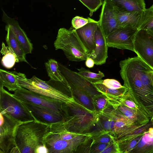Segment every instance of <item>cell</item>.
<instances>
[{
  "mask_svg": "<svg viewBox=\"0 0 153 153\" xmlns=\"http://www.w3.org/2000/svg\"></svg>",
  "mask_w": 153,
  "mask_h": 153,
  "instance_id": "d590c367",
  "label": "cell"
},
{
  "mask_svg": "<svg viewBox=\"0 0 153 153\" xmlns=\"http://www.w3.org/2000/svg\"><path fill=\"white\" fill-rule=\"evenodd\" d=\"M133 42L134 52L153 68V32L150 29L138 30Z\"/></svg>",
  "mask_w": 153,
  "mask_h": 153,
  "instance_id": "ba28073f",
  "label": "cell"
},
{
  "mask_svg": "<svg viewBox=\"0 0 153 153\" xmlns=\"http://www.w3.org/2000/svg\"><path fill=\"white\" fill-rule=\"evenodd\" d=\"M98 22L99 21H96L90 17L85 18L82 17L76 16L74 17L72 20V28L71 29L76 30L84 26L89 23Z\"/></svg>",
  "mask_w": 153,
  "mask_h": 153,
  "instance_id": "484cf974",
  "label": "cell"
},
{
  "mask_svg": "<svg viewBox=\"0 0 153 153\" xmlns=\"http://www.w3.org/2000/svg\"><path fill=\"white\" fill-rule=\"evenodd\" d=\"M16 74L19 85L21 87L67 104L73 102V99L65 91L70 90L69 87L61 82L51 80L45 81L34 75L27 79L25 74L17 72Z\"/></svg>",
  "mask_w": 153,
  "mask_h": 153,
  "instance_id": "3957f363",
  "label": "cell"
},
{
  "mask_svg": "<svg viewBox=\"0 0 153 153\" xmlns=\"http://www.w3.org/2000/svg\"><path fill=\"white\" fill-rule=\"evenodd\" d=\"M79 74L91 83L97 82L104 76V74L100 71L98 73L92 72L89 70L82 67L77 69Z\"/></svg>",
  "mask_w": 153,
  "mask_h": 153,
  "instance_id": "cb8c5ba5",
  "label": "cell"
},
{
  "mask_svg": "<svg viewBox=\"0 0 153 153\" xmlns=\"http://www.w3.org/2000/svg\"><path fill=\"white\" fill-rule=\"evenodd\" d=\"M0 153H10L15 147L16 129L22 123L4 111H0Z\"/></svg>",
  "mask_w": 153,
  "mask_h": 153,
  "instance_id": "52a82bcc",
  "label": "cell"
},
{
  "mask_svg": "<svg viewBox=\"0 0 153 153\" xmlns=\"http://www.w3.org/2000/svg\"><path fill=\"white\" fill-rule=\"evenodd\" d=\"M99 24V22L98 23H89L84 26L75 30L89 56L96 48L94 33Z\"/></svg>",
  "mask_w": 153,
  "mask_h": 153,
  "instance_id": "5bb4252c",
  "label": "cell"
},
{
  "mask_svg": "<svg viewBox=\"0 0 153 153\" xmlns=\"http://www.w3.org/2000/svg\"><path fill=\"white\" fill-rule=\"evenodd\" d=\"M5 30L7 32L5 40L8 46L16 54L19 62H25L29 64L25 59V54L21 44L10 28L7 25Z\"/></svg>",
  "mask_w": 153,
  "mask_h": 153,
  "instance_id": "e0dca14e",
  "label": "cell"
},
{
  "mask_svg": "<svg viewBox=\"0 0 153 153\" xmlns=\"http://www.w3.org/2000/svg\"><path fill=\"white\" fill-rule=\"evenodd\" d=\"M138 30L131 27L117 28L106 38L108 47L134 52L133 39Z\"/></svg>",
  "mask_w": 153,
  "mask_h": 153,
  "instance_id": "9c48e42d",
  "label": "cell"
},
{
  "mask_svg": "<svg viewBox=\"0 0 153 153\" xmlns=\"http://www.w3.org/2000/svg\"><path fill=\"white\" fill-rule=\"evenodd\" d=\"M115 122L112 120H108L104 123L103 126L106 130H111L114 127Z\"/></svg>",
  "mask_w": 153,
  "mask_h": 153,
  "instance_id": "f1b7e54d",
  "label": "cell"
},
{
  "mask_svg": "<svg viewBox=\"0 0 153 153\" xmlns=\"http://www.w3.org/2000/svg\"><path fill=\"white\" fill-rule=\"evenodd\" d=\"M2 21L13 31L21 44L25 54L31 53L33 49V44L24 30L20 27L17 21L9 17L2 9Z\"/></svg>",
  "mask_w": 153,
  "mask_h": 153,
  "instance_id": "4fadbf2b",
  "label": "cell"
},
{
  "mask_svg": "<svg viewBox=\"0 0 153 153\" xmlns=\"http://www.w3.org/2000/svg\"><path fill=\"white\" fill-rule=\"evenodd\" d=\"M54 45L55 50H62L70 61L86 60L89 57L86 48L75 29L60 28Z\"/></svg>",
  "mask_w": 153,
  "mask_h": 153,
  "instance_id": "277c9868",
  "label": "cell"
},
{
  "mask_svg": "<svg viewBox=\"0 0 153 153\" xmlns=\"http://www.w3.org/2000/svg\"><path fill=\"white\" fill-rule=\"evenodd\" d=\"M16 71H10L0 69V88L5 87L10 91H14L20 86Z\"/></svg>",
  "mask_w": 153,
  "mask_h": 153,
  "instance_id": "ffe728a7",
  "label": "cell"
},
{
  "mask_svg": "<svg viewBox=\"0 0 153 153\" xmlns=\"http://www.w3.org/2000/svg\"><path fill=\"white\" fill-rule=\"evenodd\" d=\"M120 75L123 86L136 103L153 116V87L151 72L153 68L138 56L128 57L120 61Z\"/></svg>",
  "mask_w": 153,
  "mask_h": 153,
  "instance_id": "6da1fadb",
  "label": "cell"
},
{
  "mask_svg": "<svg viewBox=\"0 0 153 153\" xmlns=\"http://www.w3.org/2000/svg\"><path fill=\"white\" fill-rule=\"evenodd\" d=\"M85 61V64L86 67L90 68L94 67V62L91 58L89 57Z\"/></svg>",
  "mask_w": 153,
  "mask_h": 153,
  "instance_id": "1f68e13d",
  "label": "cell"
},
{
  "mask_svg": "<svg viewBox=\"0 0 153 153\" xmlns=\"http://www.w3.org/2000/svg\"><path fill=\"white\" fill-rule=\"evenodd\" d=\"M94 39L96 48L89 57L93 59L95 64L101 65L106 62L108 57V47L106 38L99 25L95 31Z\"/></svg>",
  "mask_w": 153,
  "mask_h": 153,
  "instance_id": "7c38bea8",
  "label": "cell"
},
{
  "mask_svg": "<svg viewBox=\"0 0 153 153\" xmlns=\"http://www.w3.org/2000/svg\"><path fill=\"white\" fill-rule=\"evenodd\" d=\"M20 101L30 112L35 120L40 123L50 125L63 120L66 117L62 113L49 108Z\"/></svg>",
  "mask_w": 153,
  "mask_h": 153,
  "instance_id": "30bf717a",
  "label": "cell"
},
{
  "mask_svg": "<svg viewBox=\"0 0 153 153\" xmlns=\"http://www.w3.org/2000/svg\"><path fill=\"white\" fill-rule=\"evenodd\" d=\"M153 32V27L152 29H150Z\"/></svg>",
  "mask_w": 153,
  "mask_h": 153,
  "instance_id": "e575fe53",
  "label": "cell"
},
{
  "mask_svg": "<svg viewBox=\"0 0 153 153\" xmlns=\"http://www.w3.org/2000/svg\"><path fill=\"white\" fill-rule=\"evenodd\" d=\"M111 137L109 136H102L100 137L97 141L100 143L110 144L111 143Z\"/></svg>",
  "mask_w": 153,
  "mask_h": 153,
  "instance_id": "f546056e",
  "label": "cell"
},
{
  "mask_svg": "<svg viewBox=\"0 0 153 153\" xmlns=\"http://www.w3.org/2000/svg\"><path fill=\"white\" fill-rule=\"evenodd\" d=\"M117 10L124 12H141L146 9L144 0H105Z\"/></svg>",
  "mask_w": 153,
  "mask_h": 153,
  "instance_id": "2e32d148",
  "label": "cell"
},
{
  "mask_svg": "<svg viewBox=\"0 0 153 153\" xmlns=\"http://www.w3.org/2000/svg\"><path fill=\"white\" fill-rule=\"evenodd\" d=\"M92 99L94 109L98 112H102L106 106L108 102L107 98L101 94L95 95Z\"/></svg>",
  "mask_w": 153,
  "mask_h": 153,
  "instance_id": "d4e9b609",
  "label": "cell"
},
{
  "mask_svg": "<svg viewBox=\"0 0 153 153\" xmlns=\"http://www.w3.org/2000/svg\"><path fill=\"white\" fill-rule=\"evenodd\" d=\"M45 65L50 80L61 82L69 87L67 80L59 69L57 61L54 59H50L45 63Z\"/></svg>",
  "mask_w": 153,
  "mask_h": 153,
  "instance_id": "44dd1931",
  "label": "cell"
},
{
  "mask_svg": "<svg viewBox=\"0 0 153 153\" xmlns=\"http://www.w3.org/2000/svg\"><path fill=\"white\" fill-rule=\"evenodd\" d=\"M13 95L19 100L42 106L61 113L66 116V104L20 87Z\"/></svg>",
  "mask_w": 153,
  "mask_h": 153,
  "instance_id": "8992f818",
  "label": "cell"
},
{
  "mask_svg": "<svg viewBox=\"0 0 153 153\" xmlns=\"http://www.w3.org/2000/svg\"><path fill=\"white\" fill-rule=\"evenodd\" d=\"M0 111H4L22 123L35 121L22 102L4 88H0Z\"/></svg>",
  "mask_w": 153,
  "mask_h": 153,
  "instance_id": "5b68a950",
  "label": "cell"
},
{
  "mask_svg": "<svg viewBox=\"0 0 153 153\" xmlns=\"http://www.w3.org/2000/svg\"><path fill=\"white\" fill-rule=\"evenodd\" d=\"M50 125L33 121L22 123L16 132L15 147L10 153H36L49 131Z\"/></svg>",
  "mask_w": 153,
  "mask_h": 153,
  "instance_id": "7a4b0ae2",
  "label": "cell"
},
{
  "mask_svg": "<svg viewBox=\"0 0 153 153\" xmlns=\"http://www.w3.org/2000/svg\"><path fill=\"white\" fill-rule=\"evenodd\" d=\"M1 53L3 55L1 59L2 65L7 69H10L16 62H19L17 58L12 49L8 46H5L2 42Z\"/></svg>",
  "mask_w": 153,
  "mask_h": 153,
  "instance_id": "7402d4cb",
  "label": "cell"
},
{
  "mask_svg": "<svg viewBox=\"0 0 153 153\" xmlns=\"http://www.w3.org/2000/svg\"><path fill=\"white\" fill-rule=\"evenodd\" d=\"M151 79L152 85V86L153 87V71H152L151 72ZM152 123V124L153 125V117L151 119V120H150Z\"/></svg>",
  "mask_w": 153,
  "mask_h": 153,
  "instance_id": "836d02e7",
  "label": "cell"
},
{
  "mask_svg": "<svg viewBox=\"0 0 153 153\" xmlns=\"http://www.w3.org/2000/svg\"><path fill=\"white\" fill-rule=\"evenodd\" d=\"M130 153H153V127L144 132Z\"/></svg>",
  "mask_w": 153,
  "mask_h": 153,
  "instance_id": "d6986e66",
  "label": "cell"
},
{
  "mask_svg": "<svg viewBox=\"0 0 153 153\" xmlns=\"http://www.w3.org/2000/svg\"><path fill=\"white\" fill-rule=\"evenodd\" d=\"M100 143V144L97 146V150L98 151V152L100 153H102V152L104 151L110 144L105 143Z\"/></svg>",
  "mask_w": 153,
  "mask_h": 153,
  "instance_id": "4dcf8cb0",
  "label": "cell"
},
{
  "mask_svg": "<svg viewBox=\"0 0 153 153\" xmlns=\"http://www.w3.org/2000/svg\"><path fill=\"white\" fill-rule=\"evenodd\" d=\"M141 13L121 12L116 9L115 16L118 28L131 27L137 28L138 30Z\"/></svg>",
  "mask_w": 153,
  "mask_h": 153,
  "instance_id": "9a60e30c",
  "label": "cell"
},
{
  "mask_svg": "<svg viewBox=\"0 0 153 153\" xmlns=\"http://www.w3.org/2000/svg\"><path fill=\"white\" fill-rule=\"evenodd\" d=\"M100 15L99 25L106 38L118 28L115 16L116 9L108 1L104 0Z\"/></svg>",
  "mask_w": 153,
  "mask_h": 153,
  "instance_id": "8fae6325",
  "label": "cell"
},
{
  "mask_svg": "<svg viewBox=\"0 0 153 153\" xmlns=\"http://www.w3.org/2000/svg\"><path fill=\"white\" fill-rule=\"evenodd\" d=\"M89 10L91 16L102 5L103 1L101 0H79Z\"/></svg>",
  "mask_w": 153,
  "mask_h": 153,
  "instance_id": "4316f807",
  "label": "cell"
},
{
  "mask_svg": "<svg viewBox=\"0 0 153 153\" xmlns=\"http://www.w3.org/2000/svg\"><path fill=\"white\" fill-rule=\"evenodd\" d=\"M153 27V5L141 12L138 30H147Z\"/></svg>",
  "mask_w": 153,
  "mask_h": 153,
  "instance_id": "603a6c76",
  "label": "cell"
},
{
  "mask_svg": "<svg viewBox=\"0 0 153 153\" xmlns=\"http://www.w3.org/2000/svg\"><path fill=\"white\" fill-rule=\"evenodd\" d=\"M153 127L152 122L143 125H134L131 126L117 134L119 140L117 142L134 138L143 134L149 128Z\"/></svg>",
  "mask_w": 153,
  "mask_h": 153,
  "instance_id": "ac0fdd59",
  "label": "cell"
},
{
  "mask_svg": "<svg viewBox=\"0 0 153 153\" xmlns=\"http://www.w3.org/2000/svg\"><path fill=\"white\" fill-rule=\"evenodd\" d=\"M100 81L106 87L111 89H118L123 87L120 82L113 79H106Z\"/></svg>",
  "mask_w": 153,
  "mask_h": 153,
  "instance_id": "83f0119b",
  "label": "cell"
},
{
  "mask_svg": "<svg viewBox=\"0 0 153 153\" xmlns=\"http://www.w3.org/2000/svg\"><path fill=\"white\" fill-rule=\"evenodd\" d=\"M102 152V153H112L113 152H112L114 150V146L112 144L111 145H110V144Z\"/></svg>",
  "mask_w": 153,
  "mask_h": 153,
  "instance_id": "d6a6232c",
  "label": "cell"
}]
</instances>
